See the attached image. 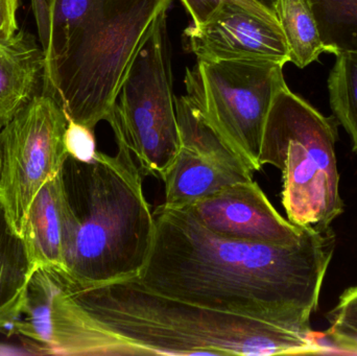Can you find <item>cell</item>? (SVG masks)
<instances>
[{
  "label": "cell",
  "instance_id": "5bb4252c",
  "mask_svg": "<svg viewBox=\"0 0 357 356\" xmlns=\"http://www.w3.org/2000/svg\"><path fill=\"white\" fill-rule=\"evenodd\" d=\"M33 273L22 240L10 229L0 205V330L12 325L22 314Z\"/></svg>",
  "mask_w": 357,
  "mask_h": 356
},
{
  "label": "cell",
  "instance_id": "ba28073f",
  "mask_svg": "<svg viewBox=\"0 0 357 356\" xmlns=\"http://www.w3.org/2000/svg\"><path fill=\"white\" fill-rule=\"evenodd\" d=\"M66 113L40 91L0 131V205L10 229L22 235L29 208L42 186L62 171Z\"/></svg>",
  "mask_w": 357,
  "mask_h": 356
},
{
  "label": "cell",
  "instance_id": "603a6c76",
  "mask_svg": "<svg viewBox=\"0 0 357 356\" xmlns=\"http://www.w3.org/2000/svg\"><path fill=\"white\" fill-rule=\"evenodd\" d=\"M258 1L261 2L268 10H272V12L276 14L277 2H278V0H258Z\"/></svg>",
  "mask_w": 357,
  "mask_h": 356
},
{
  "label": "cell",
  "instance_id": "9c48e42d",
  "mask_svg": "<svg viewBox=\"0 0 357 356\" xmlns=\"http://www.w3.org/2000/svg\"><path fill=\"white\" fill-rule=\"evenodd\" d=\"M197 60L268 61L284 66L289 48L276 15L250 10L235 2L220 4L201 24L183 33Z\"/></svg>",
  "mask_w": 357,
  "mask_h": 356
},
{
  "label": "cell",
  "instance_id": "d6986e66",
  "mask_svg": "<svg viewBox=\"0 0 357 356\" xmlns=\"http://www.w3.org/2000/svg\"><path fill=\"white\" fill-rule=\"evenodd\" d=\"M331 328L326 336L342 353L357 355V286L342 295L337 307L328 316Z\"/></svg>",
  "mask_w": 357,
  "mask_h": 356
},
{
  "label": "cell",
  "instance_id": "7a4b0ae2",
  "mask_svg": "<svg viewBox=\"0 0 357 356\" xmlns=\"http://www.w3.org/2000/svg\"><path fill=\"white\" fill-rule=\"evenodd\" d=\"M61 284L67 293L61 355L266 356L328 349L310 326L199 307L159 294L135 278L92 288Z\"/></svg>",
  "mask_w": 357,
  "mask_h": 356
},
{
  "label": "cell",
  "instance_id": "8992f818",
  "mask_svg": "<svg viewBox=\"0 0 357 356\" xmlns=\"http://www.w3.org/2000/svg\"><path fill=\"white\" fill-rule=\"evenodd\" d=\"M167 13L159 15L136 52L107 119L142 175L159 179L180 148Z\"/></svg>",
  "mask_w": 357,
  "mask_h": 356
},
{
  "label": "cell",
  "instance_id": "52a82bcc",
  "mask_svg": "<svg viewBox=\"0 0 357 356\" xmlns=\"http://www.w3.org/2000/svg\"><path fill=\"white\" fill-rule=\"evenodd\" d=\"M283 65L268 61L197 60L186 69L185 95L253 173L277 94L287 87Z\"/></svg>",
  "mask_w": 357,
  "mask_h": 356
},
{
  "label": "cell",
  "instance_id": "7c38bea8",
  "mask_svg": "<svg viewBox=\"0 0 357 356\" xmlns=\"http://www.w3.org/2000/svg\"><path fill=\"white\" fill-rule=\"evenodd\" d=\"M44 52L33 35L19 29L12 39L0 40V127L41 91Z\"/></svg>",
  "mask_w": 357,
  "mask_h": 356
},
{
  "label": "cell",
  "instance_id": "30bf717a",
  "mask_svg": "<svg viewBox=\"0 0 357 356\" xmlns=\"http://www.w3.org/2000/svg\"><path fill=\"white\" fill-rule=\"evenodd\" d=\"M181 210L230 240L287 246L303 235L304 228L279 215L254 179L233 184Z\"/></svg>",
  "mask_w": 357,
  "mask_h": 356
},
{
  "label": "cell",
  "instance_id": "4fadbf2b",
  "mask_svg": "<svg viewBox=\"0 0 357 356\" xmlns=\"http://www.w3.org/2000/svg\"><path fill=\"white\" fill-rule=\"evenodd\" d=\"M161 180L165 188V200L161 205L175 210L187 208L233 184L250 181L184 146H180Z\"/></svg>",
  "mask_w": 357,
  "mask_h": 356
},
{
  "label": "cell",
  "instance_id": "3957f363",
  "mask_svg": "<svg viewBox=\"0 0 357 356\" xmlns=\"http://www.w3.org/2000/svg\"><path fill=\"white\" fill-rule=\"evenodd\" d=\"M173 0H45L41 92L96 129L159 15Z\"/></svg>",
  "mask_w": 357,
  "mask_h": 356
},
{
  "label": "cell",
  "instance_id": "ac0fdd59",
  "mask_svg": "<svg viewBox=\"0 0 357 356\" xmlns=\"http://www.w3.org/2000/svg\"><path fill=\"white\" fill-rule=\"evenodd\" d=\"M329 98L335 117L354 142L357 153V54L342 52L328 79Z\"/></svg>",
  "mask_w": 357,
  "mask_h": 356
},
{
  "label": "cell",
  "instance_id": "5b68a950",
  "mask_svg": "<svg viewBox=\"0 0 357 356\" xmlns=\"http://www.w3.org/2000/svg\"><path fill=\"white\" fill-rule=\"evenodd\" d=\"M335 117H326L303 98L283 88L264 127L259 165L282 173V205L300 228L326 230L344 212L340 196Z\"/></svg>",
  "mask_w": 357,
  "mask_h": 356
},
{
  "label": "cell",
  "instance_id": "8fae6325",
  "mask_svg": "<svg viewBox=\"0 0 357 356\" xmlns=\"http://www.w3.org/2000/svg\"><path fill=\"white\" fill-rule=\"evenodd\" d=\"M75 234V215L65 194L61 171L38 192L21 235L33 271H66Z\"/></svg>",
  "mask_w": 357,
  "mask_h": 356
},
{
  "label": "cell",
  "instance_id": "9a60e30c",
  "mask_svg": "<svg viewBox=\"0 0 357 356\" xmlns=\"http://www.w3.org/2000/svg\"><path fill=\"white\" fill-rule=\"evenodd\" d=\"M180 146L195 150L218 167L253 179L254 173L206 121L201 111L186 95L175 98Z\"/></svg>",
  "mask_w": 357,
  "mask_h": 356
},
{
  "label": "cell",
  "instance_id": "e0dca14e",
  "mask_svg": "<svg viewBox=\"0 0 357 356\" xmlns=\"http://www.w3.org/2000/svg\"><path fill=\"white\" fill-rule=\"evenodd\" d=\"M328 54H357V0H308Z\"/></svg>",
  "mask_w": 357,
  "mask_h": 356
},
{
  "label": "cell",
  "instance_id": "44dd1931",
  "mask_svg": "<svg viewBox=\"0 0 357 356\" xmlns=\"http://www.w3.org/2000/svg\"><path fill=\"white\" fill-rule=\"evenodd\" d=\"M181 2L192 18L193 24L205 22L216 8L225 2H235L255 12L276 15L258 0H181Z\"/></svg>",
  "mask_w": 357,
  "mask_h": 356
},
{
  "label": "cell",
  "instance_id": "6da1fadb",
  "mask_svg": "<svg viewBox=\"0 0 357 356\" xmlns=\"http://www.w3.org/2000/svg\"><path fill=\"white\" fill-rule=\"evenodd\" d=\"M146 267L135 279L159 294L281 325H310L335 252L331 228H304L294 245L222 238L187 211L159 205Z\"/></svg>",
  "mask_w": 357,
  "mask_h": 356
},
{
  "label": "cell",
  "instance_id": "2e32d148",
  "mask_svg": "<svg viewBox=\"0 0 357 356\" xmlns=\"http://www.w3.org/2000/svg\"><path fill=\"white\" fill-rule=\"evenodd\" d=\"M276 15L289 48V62L305 68L328 52L308 0H278Z\"/></svg>",
  "mask_w": 357,
  "mask_h": 356
},
{
  "label": "cell",
  "instance_id": "ffe728a7",
  "mask_svg": "<svg viewBox=\"0 0 357 356\" xmlns=\"http://www.w3.org/2000/svg\"><path fill=\"white\" fill-rule=\"evenodd\" d=\"M64 134V144L67 154L84 162L93 160L98 155L94 129L68 118Z\"/></svg>",
  "mask_w": 357,
  "mask_h": 356
},
{
  "label": "cell",
  "instance_id": "7402d4cb",
  "mask_svg": "<svg viewBox=\"0 0 357 356\" xmlns=\"http://www.w3.org/2000/svg\"><path fill=\"white\" fill-rule=\"evenodd\" d=\"M20 0H0V40L12 39L19 31L18 14Z\"/></svg>",
  "mask_w": 357,
  "mask_h": 356
},
{
  "label": "cell",
  "instance_id": "cb8c5ba5",
  "mask_svg": "<svg viewBox=\"0 0 357 356\" xmlns=\"http://www.w3.org/2000/svg\"><path fill=\"white\" fill-rule=\"evenodd\" d=\"M2 127H0V131H1ZM0 171H1V144H0Z\"/></svg>",
  "mask_w": 357,
  "mask_h": 356
},
{
  "label": "cell",
  "instance_id": "277c9868",
  "mask_svg": "<svg viewBox=\"0 0 357 356\" xmlns=\"http://www.w3.org/2000/svg\"><path fill=\"white\" fill-rule=\"evenodd\" d=\"M115 156L98 152L89 162L67 157L63 185L75 215V234L61 284L92 288L138 277L155 234L142 173L125 142Z\"/></svg>",
  "mask_w": 357,
  "mask_h": 356
}]
</instances>
